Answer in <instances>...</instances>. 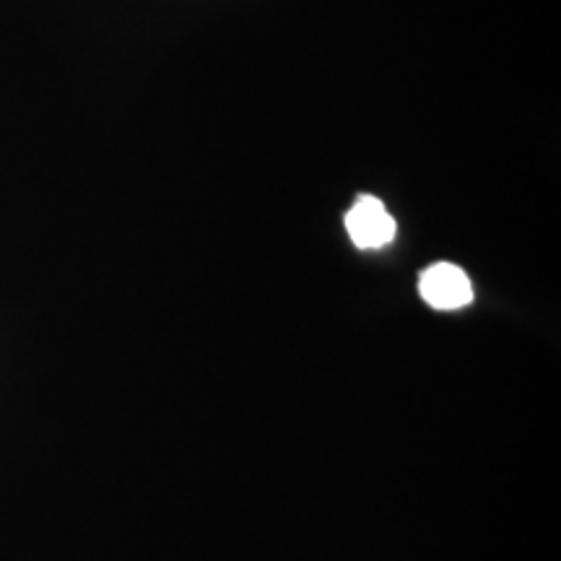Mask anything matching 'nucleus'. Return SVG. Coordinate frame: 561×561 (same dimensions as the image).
Masks as SVG:
<instances>
[{
	"instance_id": "f03ea898",
	"label": "nucleus",
	"mask_w": 561,
	"mask_h": 561,
	"mask_svg": "<svg viewBox=\"0 0 561 561\" xmlns=\"http://www.w3.org/2000/svg\"><path fill=\"white\" fill-rule=\"evenodd\" d=\"M396 219L375 195H359L346 214V231L359 250L385 248L396 240Z\"/></svg>"
},
{
	"instance_id": "f257e3e1",
	"label": "nucleus",
	"mask_w": 561,
	"mask_h": 561,
	"mask_svg": "<svg viewBox=\"0 0 561 561\" xmlns=\"http://www.w3.org/2000/svg\"><path fill=\"white\" fill-rule=\"evenodd\" d=\"M419 294L426 305L439 312L462 310L473 301V286L466 271L453 263H434L421 271Z\"/></svg>"
}]
</instances>
